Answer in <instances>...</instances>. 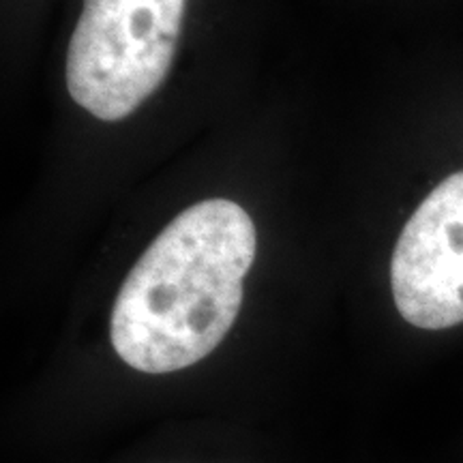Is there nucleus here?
Masks as SVG:
<instances>
[{"mask_svg":"<svg viewBox=\"0 0 463 463\" xmlns=\"http://www.w3.org/2000/svg\"><path fill=\"white\" fill-rule=\"evenodd\" d=\"M184 0H84L67 52L71 99L123 120L159 89L181 37Z\"/></svg>","mask_w":463,"mask_h":463,"instance_id":"nucleus-2","label":"nucleus"},{"mask_svg":"<svg viewBox=\"0 0 463 463\" xmlns=\"http://www.w3.org/2000/svg\"><path fill=\"white\" fill-rule=\"evenodd\" d=\"M256 247V225L236 202L204 200L183 211L116 297V354L144 373L181 372L206 358L239 316Z\"/></svg>","mask_w":463,"mask_h":463,"instance_id":"nucleus-1","label":"nucleus"},{"mask_svg":"<svg viewBox=\"0 0 463 463\" xmlns=\"http://www.w3.org/2000/svg\"><path fill=\"white\" fill-rule=\"evenodd\" d=\"M391 288L412 326L442 331L463 322V172L444 178L405 223Z\"/></svg>","mask_w":463,"mask_h":463,"instance_id":"nucleus-3","label":"nucleus"}]
</instances>
